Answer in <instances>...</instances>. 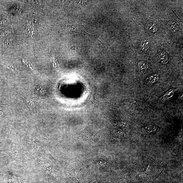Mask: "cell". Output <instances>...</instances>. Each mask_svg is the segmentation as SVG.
I'll list each match as a JSON object with an SVG mask.
<instances>
[{
  "label": "cell",
  "mask_w": 183,
  "mask_h": 183,
  "mask_svg": "<svg viewBox=\"0 0 183 183\" xmlns=\"http://www.w3.org/2000/svg\"><path fill=\"white\" fill-rule=\"evenodd\" d=\"M34 4L36 5H40L41 4V2L38 1H34Z\"/></svg>",
  "instance_id": "obj_14"
},
{
  "label": "cell",
  "mask_w": 183,
  "mask_h": 183,
  "mask_svg": "<svg viewBox=\"0 0 183 183\" xmlns=\"http://www.w3.org/2000/svg\"><path fill=\"white\" fill-rule=\"evenodd\" d=\"M160 61L163 63H166L168 62V56L166 51L162 50L160 54Z\"/></svg>",
  "instance_id": "obj_7"
},
{
  "label": "cell",
  "mask_w": 183,
  "mask_h": 183,
  "mask_svg": "<svg viewBox=\"0 0 183 183\" xmlns=\"http://www.w3.org/2000/svg\"><path fill=\"white\" fill-rule=\"evenodd\" d=\"M24 101L29 109L31 110H34L35 108V104L33 99L30 97L27 96L24 98Z\"/></svg>",
  "instance_id": "obj_3"
},
{
  "label": "cell",
  "mask_w": 183,
  "mask_h": 183,
  "mask_svg": "<svg viewBox=\"0 0 183 183\" xmlns=\"http://www.w3.org/2000/svg\"><path fill=\"white\" fill-rule=\"evenodd\" d=\"M150 43L148 40H146L142 42L140 46L141 49L143 50H146L149 48L150 46Z\"/></svg>",
  "instance_id": "obj_8"
},
{
  "label": "cell",
  "mask_w": 183,
  "mask_h": 183,
  "mask_svg": "<svg viewBox=\"0 0 183 183\" xmlns=\"http://www.w3.org/2000/svg\"><path fill=\"white\" fill-rule=\"evenodd\" d=\"M139 72L141 74H144L148 68V65L144 61H140L138 64Z\"/></svg>",
  "instance_id": "obj_4"
},
{
  "label": "cell",
  "mask_w": 183,
  "mask_h": 183,
  "mask_svg": "<svg viewBox=\"0 0 183 183\" xmlns=\"http://www.w3.org/2000/svg\"><path fill=\"white\" fill-rule=\"evenodd\" d=\"M149 31H151L152 32H155L158 30L157 26L155 24H154L150 26V27L149 28Z\"/></svg>",
  "instance_id": "obj_10"
},
{
  "label": "cell",
  "mask_w": 183,
  "mask_h": 183,
  "mask_svg": "<svg viewBox=\"0 0 183 183\" xmlns=\"http://www.w3.org/2000/svg\"><path fill=\"white\" fill-rule=\"evenodd\" d=\"M12 43V41L11 40H7L5 42V43H4V46H9Z\"/></svg>",
  "instance_id": "obj_11"
},
{
  "label": "cell",
  "mask_w": 183,
  "mask_h": 183,
  "mask_svg": "<svg viewBox=\"0 0 183 183\" xmlns=\"http://www.w3.org/2000/svg\"><path fill=\"white\" fill-rule=\"evenodd\" d=\"M83 34V35H87V36H89V37L91 38L92 40H93L98 41H99L100 43H102L103 44V43H102V41L101 40V38L99 37L98 36V35H96V34H89L86 32V31H84V32H81V33H76L75 34Z\"/></svg>",
  "instance_id": "obj_5"
},
{
  "label": "cell",
  "mask_w": 183,
  "mask_h": 183,
  "mask_svg": "<svg viewBox=\"0 0 183 183\" xmlns=\"http://www.w3.org/2000/svg\"><path fill=\"white\" fill-rule=\"evenodd\" d=\"M177 89H171L167 92L163 96L161 97L159 99V100L160 102H162V103H164L165 102L168 101L173 96L174 94L177 91Z\"/></svg>",
  "instance_id": "obj_1"
},
{
  "label": "cell",
  "mask_w": 183,
  "mask_h": 183,
  "mask_svg": "<svg viewBox=\"0 0 183 183\" xmlns=\"http://www.w3.org/2000/svg\"><path fill=\"white\" fill-rule=\"evenodd\" d=\"M6 21L3 18H0V25L4 24Z\"/></svg>",
  "instance_id": "obj_13"
},
{
  "label": "cell",
  "mask_w": 183,
  "mask_h": 183,
  "mask_svg": "<svg viewBox=\"0 0 183 183\" xmlns=\"http://www.w3.org/2000/svg\"><path fill=\"white\" fill-rule=\"evenodd\" d=\"M26 31L29 34H31V35H34V30L33 26L32 25L31 22H27Z\"/></svg>",
  "instance_id": "obj_9"
},
{
  "label": "cell",
  "mask_w": 183,
  "mask_h": 183,
  "mask_svg": "<svg viewBox=\"0 0 183 183\" xmlns=\"http://www.w3.org/2000/svg\"><path fill=\"white\" fill-rule=\"evenodd\" d=\"M159 79L158 74H153L146 78L145 81V84L147 86H151L156 82Z\"/></svg>",
  "instance_id": "obj_2"
},
{
  "label": "cell",
  "mask_w": 183,
  "mask_h": 183,
  "mask_svg": "<svg viewBox=\"0 0 183 183\" xmlns=\"http://www.w3.org/2000/svg\"><path fill=\"white\" fill-rule=\"evenodd\" d=\"M52 60V61L53 63L54 66H55L56 67L57 66L56 63V59H55L54 57H53Z\"/></svg>",
  "instance_id": "obj_12"
},
{
  "label": "cell",
  "mask_w": 183,
  "mask_h": 183,
  "mask_svg": "<svg viewBox=\"0 0 183 183\" xmlns=\"http://www.w3.org/2000/svg\"><path fill=\"white\" fill-rule=\"evenodd\" d=\"M168 27L171 30L175 31L178 29L179 25L178 24L174 21H170L168 24Z\"/></svg>",
  "instance_id": "obj_6"
}]
</instances>
